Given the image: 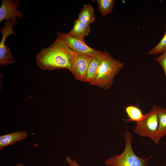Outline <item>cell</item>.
<instances>
[{
	"label": "cell",
	"instance_id": "6da1fadb",
	"mask_svg": "<svg viewBox=\"0 0 166 166\" xmlns=\"http://www.w3.org/2000/svg\"><path fill=\"white\" fill-rule=\"evenodd\" d=\"M72 50L56 39L49 47L42 49L36 56L37 63L42 69H66L72 71Z\"/></svg>",
	"mask_w": 166,
	"mask_h": 166
},
{
	"label": "cell",
	"instance_id": "7a4b0ae2",
	"mask_svg": "<svg viewBox=\"0 0 166 166\" xmlns=\"http://www.w3.org/2000/svg\"><path fill=\"white\" fill-rule=\"evenodd\" d=\"M124 65L123 62L114 58L109 53L104 51L97 77L89 84L106 89H109L113 85L116 76Z\"/></svg>",
	"mask_w": 166,
	"mask_h": 166
},
{
	"label": "cell",
	"instance_id": "3957f363",
	"mask_svg": "<svg viewBox=\"0 0 166 166\" xmlns=\"http://www.w3.org/2000/svg\"><path fill=\"white\" fill-rule=\"evenodd\" d=\"M125 148L121 154L113 156L105 162L107 166H148V161L152 157H140L136 155L132 148V135L129 131L124 133Z\"/></svg>",
	"mask_w": 166,
	"mask_h": 166
},
{
	"label": "cell",
	"instance_id": "277c9868",
	"mask_svg": "<svg viewBox=\"0 0 166 166\" xmlns=\"http://www.w3.org/2000/svg\"><path fill=\"white\" fill-rule=\"evenodd\" d=\"M158 106L153 105L143 119L136 122L134 132L141 137L150 138L156 143L159 126Z\"/></svg>",
	"mask_w": 166,
	"mask_h": 166
},
{
	"label": "cell",
	"instance_id": "5b68a950",
	"mask_svg": "<svg viewBox=\"0 0 166 166\" xmlns=\"http://www.w3.org/2000/svg\"><path fill=\"white\" fill-rule=\"evenodd\" d=\"M57 39L61 41L75 53L85 54L94 57L101 56L103 52L93 49L87 45L85 41L72 38L62 32L57 33Z\"/></svg>",
	"mask_w": 166,
	"mask_h": 166
},
{
	"label": "cell",
	"instance_id": "8992f818",
	"mask_svg": "<svg viewBox=\"0 0 166 166\" xmlns=\"http://www.w3.org/2000/svg\"><path fill=\"white\" fill-rule=\"evenodd\" d=\"M94 57L88 54H77L72 50L71 72L76 79L85 82L88 67Z\"/></svg>",
	"mask_w": 166,
	"mask_h": 166
},
{
	"label": "cell",
	"instance_id": "52a82bcc",
	"mask_svg": "<svg viewBox=\"0 0 166 166\" xmlns=\"http://www.w3.org/2000/svg\"><path fill=\"white\" fill-rule=\"evenodd\" d=\"M13 23L10 20L5 21L4 26L1 28L2 37L0 43V65H6L15 62L11 51L9 47L5 45V40L7 37L11 34L16 35V34L13 30Z\"/></svg>",
	"mask_w": 166,
	"mask_h": 166
},
{
	"label": "cell",
	"instance_id": "ba28073f",
	"mask_svg": "<svg viewBox=\"0 0 166 166\" xmlns=\"http://www.w3.org/2000/svg\"><path fill=\"white\" fill-rule=\"evenodd\" d=\"M20 5L17 0H2L0 8V23L3 21L10 20L14 25H17V19L22 18L23 13L17 9Z\"/></svg>",
	"mask_w": 166,
	"mask_h": 166
},
{
	"label": "cell",
	"instance_id": "9c48e42d",
	"mask_svg": "<svg viewBox=\"0 0 166 166\" xmlns=\"http://www.w3.org/2000/svg\"><path fill=\"white\" fill-rule=\"evenodd\" d=\"M28 136L26 131H17L0 136V151L6 147L25 139Z\"/></svg>",
	"mask_w": 166,
	"mask_h": 166
},
{
	"label": "cell",
	"instance_id": "30bf717a",
	"mask_svg": "<svg viewBox=\"0 0 166 166\" xmlns=\"http://www.w3.org/2000/svg\"><path fill=\"white\" fill-rule=\"evenodd\" d=\"M90 25L79 21L76 19L72 30L67 34L75 39L85 41V37L87 36L91 31Z\"/></svg>",
	"mask_w": 166,
	"mask_h": 166
},
{
	"label": "cell",
	"instance_id": "8fae6325",
	"mask_svg": "<svg viewBox=\"0 0 166 166\" xmlns=\"http://www.w3.org/2000/svg\"><path fill=\"white\" fill-rule=\"evenodd\" d=\"M102 55L101 56L95 57L92 60L87 71L85 82L89 84L97 78Z\"/></svg>",
	"mask_w": 166,
	"mask_h": 166
},
{
	"label": "cell",
	"instance_id": "7c38bea8",
	"mask_svg": "<svg viewBox=\"0 0 166 166\" xmlns=\"http://www.w3.org/2000/svg\"><path fill=\"white\" fill-rule=\"evenodd\" d=\"M95 19L94 10L93 7L89 4L84 5L78 14L77 20L90 25L95 21Z\"/></svg>",
	"mask_w": 166,
	"mask_h": 166
},
{
	"label": "cell",
	"instance_id": "4fadbf2b",
	"mask_svg": "<svg viewBox=\"0 0 166 166\" xmlns=\"http://www.w3.org/2000/svg\"><path fill=\"white\" fill-rule=\"evenodd\" d=\"M159 126L156 144H157L160 139L166 135V109L158 107L157 111Z\"/></svg>",
	"mask_w": 166,
	"mask_h": 166
},
{
	"label": "cell",
	"instance_id": "5bb4252c",
	"mask_svg": "<svg viewBox=\"0 0 166 166\" xmlns=\"http://www.w3.org/2000/svg\"><path fill=\"white\" fill-rule=\"evenodd\" d=\"M125 110L128 117V119H124L126 122H136L141 121L144 115L140 109L138 107L133 105L128 106L125 108Z\"/></svg>",
	"mask_w": 166,
	"mask_h": 166
},
{
	"label": "cell",
	"instance_id": "9a60e30c",
	"mask_svg": "<svg viewBox=\"0 0 166 166\" xmlns=\"http://www.w3.org/2000/svg\"><path fill=\"white\" fill-rule=\"evenodd\" d=\"M98 10L103 16L110 14L112 12L115 3L114 0H97Z\"/></svg>",
	"mask_w": 166,
	"mask_h": 166
},
{
	"label": "cell",
	"instance_id": "2e32d148",
	"mask_svg": "<svg viewBox=\"0 0 166 166\" xmlns=\"http://www.w3.org/2000/svg\"><path fill=\"white\" fill-rule=\"evenodd\" d=\"M166 51V23L164 34L158 43L148 53L149 55L161 54Z\"/></svg>",
	"mask_w": 166,
	"mask_h": 166
},
{
	"label": "cell",
	"instance_id": "e0dca14e",
	"mask_svg": "<svg viewBox=\"0 0 166 166\" xmlns=\"http://www.w3.org/2000/svg\"><path fill=\"white\" fill-rule=\"evenodd\" d=\"M155 60L161 65L163 68L165 74L166 81V51L161 54L160 56L156 58Z\"/></svg>",
	"mask_w": 166,
	"mask_h": 166
},
{
	"label": "cell",
	"instance_id": "ac0fdd59",
	"mask_svg": "<svg viewBox=\"0 0 166 166\" xmlns=\"http://www.w3.org/2000/svg\"><path fill=\"white\" fill-rule=\"evenodd\" d=\"M65 161L69 166H80L75 160H72L69 156H67L65 157Z\"/></svg>",
	"mask_w": 166,
	"mask_h": 166
},
{
	"label": "cell",
	"instance_id": "d6986e66",
	"mask_svg": "<svg viewBox=\"0 0 166 166\" xmlns=\"http://www.w3.org/2000/svg\"><path fill=\"white\" fill-rule=\"evenodd\" d=\"M15 166H25L24 164L23 163L18 162Z\"/></svg>",
	"mask_w": 166,
	"mask_h": 166
},
{
	"label": "cell",
	"instance_id": "ffe728a7",
	"mask_svg": "<svg viewBox=\"0 0 166 166\" xmlns=\"http://www.w3.org/2000/svg\"><path fill=\"white\" fill-rule=\"evenodd\" d=\"M164 166H166V165H164Z\"/></svg>",
	"mask_w": 166,
	"mask_h": 166
}]
</instances>
